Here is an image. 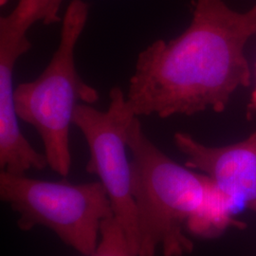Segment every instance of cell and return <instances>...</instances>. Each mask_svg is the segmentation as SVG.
<instances>
[{
  "mask_svg": "<svg viewBox=\"0 0 256 256\" xmlns=\"http://www.w3.org/2000/svg\"><path fill=\"white\" fill-rule=\"evenodd\" d=\"M0 200L18 214V227H44L68 247L88 256L98 246L102 222L114 216L99 180L72 184L0 172Z\"/></svg>",
  "mask_w": 256,
  "mask_h": 256,
  "instance_id": "obj_4",
  "label": "cell"
},
{
  "mask_svg": "<svg viewBox=\"0 0 256 256\" xmlns=\"http://www.w3.org/2000/svg\"><path fill=\"white\" fill-rule=\"evenodd\" d=\"M256 34V4L246 12L225 0H196L190 25L138 56L126 98L137 116L222 113L232 94L252 84L245 48Z\"/></svg>",
  "mask_w": 256,
  "mask_h": 256,
  "instance_id": "obj_1",
  "label": "cell"
},
{
  "mask_svg": "<svg viewBox=\"0 0 256 256\" xmlns=\"http://www.w3.org/2000/svg\"><path fill=\"white\" fill-rule=\"evenodd\" d=\"M174 142L186 158L185 166L208 176L232 204L241 200L256 214V130L224 146H205L184 132L174 134Z\"/></svg>",
  "mask_w": 256,
  "mask_h": 256,
  "instance_id": "obj_7",
  "label": "cell"
},
{
  "mask_svg": "<svg viewBox=\"0 0 256 256\" xmlns=\"http://www.w3.org/2000/svg\"><path fill=\"white\" fill-rule=\"evenodd\" d=\"M136 256L130 245L126 232L115 216L104 220L102 224L100 239L95 250L88 256Z\"/></svg>",
  "mask_w": 256,
  "mask_h": 256,
  "instance_id": "obj_8",
  "label": "cell"
},
{
  "mask_svg": "<svg viewBox=\"0 0 256 256\" xmlns=\"http://www.w3.org/2000/svg\"><path fill=\"white\" fill-rule=\"evenodd\" d=\"M36 23L34 12L19 2L0 18V168L10 174H26L48 166L45 154L32 147L19 128L14 99V68L32 48L28 32Z\"/></svg>",
  "mask_w": 256,
  "mask_h": 256,
  "instance_id": "obj_6",
  "label": "cell"
},
{
  "mask_svg": "<svg viewBox=\"0 0 256 256\" xmlns=\"http://www.w3.org/2000/svg\"><path fill=\"white\" fill-rule=\"evenodd\" d=\"M40 10V18L44 25L60 22L59 12L64 0H36Z\"/></svg>",
  "mask_w": 256,
  "mask_h": 256,
  "instance_id": "obj_9",
  "label": "cell"
},
{
  "mask_svg": "<svg viewBox=\"0 0 256 256\" xmlns=\"http://www.w3.org/2000/svg\"><path fill=\"white\" fill-rule=\"evenodd\" d=\"M256 115V84L254 88V90L250 94V101L247 104V111H246V117L248 120H252L254 116Z\"/></svg>",
  "mask_w": 256,
  "mask_h": 256,
  "instance_id": "obj_10",
  "label": "cell"
},
{
  "mask_svg": "<svg viewBox=\"0 0 256 256\" xmlns=\"http://www.w3.org/2000/svg\"><path fill=\"white\" fill-rule=\"evenodd\" d=\"M90 6L72 0L68 6L59 44L48 64L36 80L14 88V106L19 120L36 129L48 164L66 178L70 172V130L78 104H94L100 94L84 82L75 64V48L88 22Z\"/></svg>",
  "mask_w": 256,
  "mask_h": 256,
  "instance_id": "obj_3",
  "label": "cell"
},
{
  "mask_svg": "<svg viewBox=\"0 0 256 256\" xmlns=\"http://www.w3.org/2000/svg\"><path fill=\"white\" fill-rule=\"evenodd\" d=\"M132 156L133 196L138 216V256L191 254L194 245L186 234L218 236L232 226V203L210 178L176 162L144 133L138 117L126 131Z\"/></svg>",
  "mask_w": 256,
  "mask_h": 256,
  "instance_id": "obj_2",
  "label": "cell"
},
{
  "mask_svg": "<svg viewBox=\"0 0 256 256\" xmlns=\"http://www.w3.org/2000/svg\"><path fill=\"white\" fill-rule=\"evenodd\" d=\"M135 117L128 106L126 93L120 86H114L110 90L108 110L101 111L92 104H80L74 111V126L81 131L90 149L86 170L95 174L104 187L114 216L122 225L138 256L137 207L131 160L126 153V131Z\"/></svg>",
  "mask_w": 256,
  "mask_h": 256,
  "instance_id": "obj_5",
  "label": "cell"
}]
</instances>
